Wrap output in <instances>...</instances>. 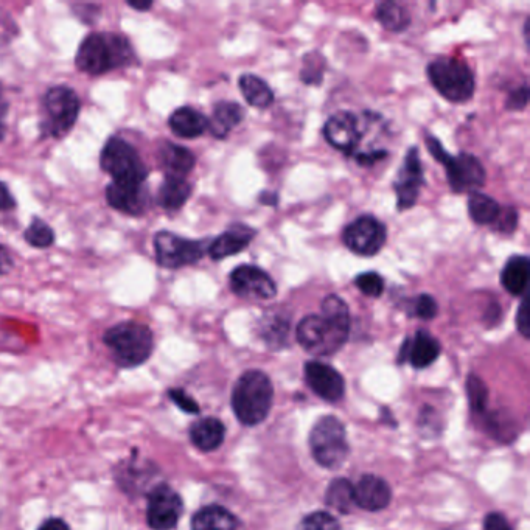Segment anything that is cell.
Wrapping results in <instances>:
<instances>
[{"label": "cell", "instance_id": "1", "mask_svg": "<svg viewBox=\"0 0 530 530\" xmlns=\"http://www.w3.org/2000/svg\"><path fill=\"white\" fill-rule=\"evenodd\" d=\"M321 310V314H310L299 322L297 342L313 355H333L349 338V307L341 297L332 294L322 300Z\"/></svg>", "mask_w": 530, "mask_h": 530}, {"label": "cell", "instance_id": "2", "mask_svg": "<svg viewBox=\"0 0 530 530\" xmlns=\"http://www.w3.org/2000/svg\"><path fill=\"white\" fill-rule=\"evenodd\" d=\"M130 39L117 33H91L80 44L75 64L84 74L98 77L136 63Z\"/></svg>", "mask_w": 530, "mask_h": 530}, {"label": "cell", "instance_id": "3", "mask_svg": "<svg viewBox=\"0 0 530 530\" xmlns=\"http://www.w3.org/2000/svg\"><path fill=\"white\" fill-rule=\"evenodd\" d=\"M272 397L274 389L268 375L260 370H248L235 384L232 408L243 425H259L271 411Z\"/></svg>", "mask_w": 530, "mask_h": 530}, {"label": "cell", "instance_id": "4", "mask_svg": "<svg viewBox=\"0 0 530 530\" xmlns=\"http://www.w3.org/2000/svg\"><path fill=\"white\" fill-rule=\"evenodd\" d=\"M112 358L123 369L140 366L153 353V333L147 325L139 322H122L109 328L103 336Z\"/></svg>", "mask_w": 530, "mask_h": 530}, {"label": "cell", "instance_id": "5", "mask_svg": "<svg viewBox=\"0 0 530 530\" xmlns=\"http://www.w3.org/2000/svg\"><path fill=\"white\" fill-rule=\"evenodd\" d=\"M429 154L447 170L448 184L454 193L478 192L485 184V168L478 157L461 153L454 156L434 136L426 137Z\"/></svg>", "mask_w": 530, "mask_h": 530}, {"label": "cell", "instance_id": "6", "mask_svg": "<svg viewBox=\"0 0 530 530\" xmlns=\"http://www.w3.org/2000/svg\"><path fill=\"white\" fill-rule=\"evenodd\" d=\"M80 98L67 86L49 89L42 100L39 128L44 139H63L72 131L80 116Z\"/></svg>", "mask_w": 530, "mask_h": 530}, {"label": "cell", "instance_id": "7", "mask_svg": "<svg viewBox=\"0 0 530 530\" xmlns=\"http://www.w3.org/2000/svg\"><path fill=\"white\" fill-rule=\"evenodd\" d=\"M434 89L451 103H467L475 94V75L456 58H439L426 69Z\"/></svg>", "mask_w": 530, "mask_h": 530}, {"label": "cell", "instance_id": "8", "mask_svg": "<svg viewBox=\"0 0 530 530\" xmlns=\"http://www.w3.org/2000/svg\"><path fill=\"white\" fill-rule=\"evenodd\" d=\"M310 447L319 465L325 468H338L349 456L346 426L333 415H327L311 429Z\"/></svg>", "mask_w": 530, "mask_h": 530}, {"label": "cell", "instance_id": "9", "mask_svg": "<svg viewBox=\"0 0 530 530\" xmlns=\"http://www.w3.org/2000/svg\"><path fill=\"white\" fill-rule=\"evenodd\" d=\"M100 167L114 181L145 182L148 170L131 143L120 137H111L100 154Z\"/></svg>", "mask_w": 530, "mask_h": 530}, {"label": "cell", "instance_id": "10", "mask_svg": "<svg viewBox=\"0 0 530 530\" xmlns=\"http://www.w3.org/2000/svg\"><path fill=\"white\" fill-rule=\"evenodd\" d=\"M207 248V240H189L173 232H157L154 237L156 260L162 268L179 269L182 266L195 265L206 255Z\"/></svg>", "mask_w": 530, "mask_h": 530}, {"label": "cell", "instance_id": "11", "mask_svg": "<svg viewBox=\"0 0 530 530\" xmlns=\"http://www.w3.org/2000/svg\"><path fill=\"white\" fill-rule=\"evenodd\" d=\"M388 240V229L377 218L372 215H363L342 232V243L361 257H372L377 255L386 245Z\"/></svg>", "mask_w": 530, "mask_h": 530}, {"label": "cell", "instance_id": "12", "mask_svg": "<svg viewBox=\"0 0 530 530\" xmlns=\"http://www.w3.org/2000/svg\"><path fill=\"white\" fill-rule=\"evenodd\" d=\"M184 512L181 496L168 485H159L148 499L147 520L153 530H171L178 526Z\"/></svg>", "mask_w": 530, "mask_h": 530}, {"label": "cell", "instance_id": "13", "mask_svg": "<svg viewBox=\"0 0 530 530\" xmlns=\"http://www.w3.org/2000/svg\"><path fill=\"white\" fill-rule=\"evenodd\" d=\"M231 290L245 299L269 300L277 296V285L259 266L240 265L229 276Z\"/></svg>", "mask_w": 530, "mask_h": 530}, {"label": "cell", "instance_id": "14", "mask_svg": "<svg viewBox=\"0 0 530 530\" xmlns=\"http://www.w3.org/2000/svg\"><path fill=\"white\" fill-rule=\"evenodd\" d=\"M425 184L423 176L422 161L417 148H411L405 156V161L398 170L394 181L395 195H397V207L400 210H408L415 206Z\"/></svg>", "mask_w": 530, "mask_h": 530}, {"label": "cell", "instance_id": "15", "mask_svg": "<svg viewBox=\"0 0 530 530\" xmlns=\"http://www.w3.org/2000/svg\"><path fill=\"white\" fill-rule=\"evenodd\" d=\"M361 128L355 114L349 111L336 112L325 122L324 137L333 148L353 156L361 142Z\"/></svg>", "mask_w": 530, "mask_h": 530}, {"label": "cell", "instance_id": "16", "mask_svg": "<svg viewBox=\"0 0 530 530\" xmlns=\"http://www.w3.org/2000/svg\"><path fill=\"white\" fill-rule=\"evenodd\" d=\"M106 199L112 209L139 217L148 207V193L145 182L112 181L106 189Z\"/></svg>", "mask_w": 530, "mask_h": 530}, {"label": "cell", "instance_id": "17", "mask_svg": "<svg viewBox=\"0 0 530 530\" xmlns=\"http://www.w3.org/2000/svg\"><path fill=\"white\" fill-rule=\"evenodd\" d=\"M304 374L305 381L314 394L327 401L341 400L346 383L338 370L321 361H310L305 364Z\"/></svg>", "mask_w": 530, "mask_h": 530}, {"label": "cell", "instance_id": "18", "mask_svg": "<svg viewBox=\"0 0 530 530\" xmlns=\"http://www.w3.org/2000/svg\"><path fill=\"white\" fill-rule=\"evenodd\" d=\"M255 235H257V231L249 227L248 224H232L220 237L210 241L209 248H207L210 259L218 262V260L240 254L251 245Z\"/></svg>", "mask_w": 530, "mask_h": 530}, {"label": "cell", "instance_id": "19", "mask_svg": "<svg viewBox=\"0 0 530 530\" xmlns=\"http://www.w3.org/2000/svg\"><path fill=\"white\" fill-rule=\"evenodd\" d=\"M440 344L431 333L419 330L414 338L406 339L401 347L400 363L409 361L415 369H425L439 358Z\"/></svg>", "mask_w": 530, "mask_h": 530}, {"label": "cell", "instance_id": "20", "mask_svg": "<svg viewBox=\"0 0 530 530\" xmlns=\"http://www.w3.org/2000/svg\"><path fill=\"white\" fill-rule=\"evenodd\" d=\"M353 487H355V504L361 509L378 512L386 509L391 503V487L378 476H363Z\"/></svg>", "mask_w": 530, "mask_h": 530}, {"label": "cell", "instance_id": "21", "mask_svg": "<svg viewBox=\"0 0 530 530\" xmlns=\"http://www.w3.org/2000/svg\"><path fill=\"white\" fill-rule=\"evenodd\" d=\"M170 130L182 139H196L209 131V119L195 108L184 106L176 109L168 120Z\"/></svg>", "mask_w": 530, "mask_h": 530}, {"label": "cell", "instance_id": "22", "mask_svg": "<svg viewBox=\"0 0 530 530\" xmlns=\"http://www.w3.org/2000/svg\"><path fill=\"white\" fill-rule=\"evenodd\" d=\"M159 161L167 176L185 178L195 168V154L189 148L176 143L165 142L159 150Z\"/></svg>", "mask_w": 530, "mask_h": 530}, {"label": "cell", "instance_id": "23", "mask_svg": "<svg viewBox=\"0 0 530 530\" xmlns=\"http://www.w3.org/2000/svg\"><path fill=\"white\" fill-rule=\"evenodd\" d=\"M192 184L185 178L165 176L157 193V203L167 212H178L192 196Z\"/></svg>", "mask_w": 530, "mask_h": 530}, {"label": "cell", "instance_id": "24", "mask_svg": "<svg viewBox=\"0 0 530 530\" xmlns=\"http://www.w3.org/2000/svg\"><path fill=\"white\" fill-rule=\"evenodd\" d=\"M245 119V111L238 103L220 102L213 108L212 120H209V131L213 137L224 139L227 134L240 125Z\"/></svg>", "mask_w": 530, "mask_h": 530}, {"label": "cell", "instance_id": "25", "mask_svg": "<svg viewBox=\"0 0 530 530\" xmlns=\"http://www.w3.org/2000/svg\"><path fill=\"white\" fill-rule=\"evenodd\" d=\"M224 434H226V429L223 423L213 417L198 420L190 429V439L193 445L204 453L217 450L223 443Z\"/></svg>", "mask_w": 530, "mask_h": 530}, {"label": "cell", "instance_id": "26", "mask_svg": "<svg viewBox=\"0 0 530 530\" xmlns=\"http://www.w3.org/2000/svg\"><path fill=\"white\" fill-rule=\"evenodd\" d=\"M529 272V259L524 255H515L501 271V285L512 296H523L529 283Z\"/></svg>", "mask_w": 530, "mask_h": 530}, {"label": "cell", "instance_id": "27", "mask_svg": "<svg viewBox=\"0 0 530 530\" xmlns=\"http://www.w3.org/2000/svg\"><path fill=\"white\" fill-rule=\"evenodd\" d=\"M192 530H238V523L229 510L209 506L199 510L193 517Z\"/></svg>", "mask_w": 530, "mask_h": 530}, {"label": "cell", "instance_id": "28", "mask_svg": "<svg viewBox=\"0 0 530 530\" xmlns=\"http://www.w3.org/2000/svg\"><path fill=\"white\" fill-rule=\"evenodd\" d=\"M238 84H240V91L246 102L254 108L266 109L274 103V92L263 78L245 74L241 75Z\"/></svg>", "mask_w": 530, "mask_h": 530}, {"label": "cell", "instance_id": "29", "mask_svg": "<svg viewBox=\"0 0 530 530\" xmlns=\"http://www.w3.org/2000/svg\"><path fill=\"white\" fill-rule=\"evenodd\" d=\"M468 213L471 220L479 226H489V224L493 226L501 213V206L492 196L473 192L468 196Z\"/></svg>", "mask_w": 530, "mask_h": 530}, {"label": "cell", "instance_id": "30", "mask_svg": "<svg viewBox=\"0 0 530 530\" xmlns=\"http://www.w3.org/2000/svg\"><path fill=\"white\" fill-rule=\"evenodd\" d=\"M375 18L389 32H405L411 24V14L397 2H381L375 8Z\"/></svg>", "mask_w": 530, "mask_h": 530}, {"label": "cell", "instance_id": "31", "mask_svg": "<svg viewBox=\"0 0 530 530\" xmlns=\"http://www.w3.org/2000/svg\"><path fill=\"white\" fill-rule=\"evenodd\" d=\"M325 501L339 513H350L355 509V487L347 479H336L328 485Z\"/></svg>", "mask_w": 530, "mask_h": 530}, {"label": "cell", "instance_id": "32", "mask_svg": "<svg viewBox=\"0 0 530 530\" xmlns=\"http://www.w3.org/2000/svg\"><path fill=\"white\" fill-rule=\"evenodd\" d=\"M24 238L33 248L47 249L55 243V232L46 221L35 218L24 232Z\"/></svg>", "mask_w": 530, "mask_h": 530}, {"label": "cell", "instance_id": "33", "mask_svg": "<svg viewBox=\"0 0 530 530\" xmlns=\"http://www.w3.org/2000/svg\"><path fill=\"white\" fill-rule=\"evenodd\" d=\"M263 327V338L266 339L268 344H277L280 346L282 342H285L288 332H290V322L286 321L283 316L279 314H271L266 316L265 321L262 322Z\"/></svg>", "mask_w": 530, "mask_h": 530}, {"label": "cell", "instance_id": "34", "mask_svg": "<svg viewBox=\"0 0 530 530\" xmlns=\"http://www.w3.org/2000/svg\"><path fill=\"white\" fill-rule=\"evenodd\" d=\"M437 313H439V305H437L436 299L429 294H420L419 297H415L411 302V308H409L411 316L423 319V321H431V319L436 318Z\"/></svg>", "mask_w": 530, "mask_h": 530}, {"label": "cell", "instance_id": "35", "mask_svg": "<svg viewBox=\"0 0 530 530\" xmlns=\"http://www.w3.org/2000/svg\"><path fill=\"white\" fill-rule=\"evenodd\" d=\"M355 286L364 296L367 297H381L384 291V280L378 272L370 271L363 272L355 279Z\"/></svg>", "mask_w": 530, "mask_h": 530}, {"label": "cell", "instance_id": "36", "mask_svg": "<svg viewBox=\"0 0 530 530\" xmlns=\"http://www.w3.org/2000/svg\"><path fill=\"white\" fill-rule=\"evenodd\" d=\"M468 400H470L473 411L482 412L487 405V398H489V391L485 388L484 381L476 375H470L467 378Z\"/></svg>", "mask_w": 530, "mask_h": 530}, {"label": "cell", "instance_id": "37", "mask_svg": "<svg viewBox=\"0 0 530 530\" xmlns=\"http://www.w3.org/2000/svg\"><path fill=\"white\" fill-rule=\"evenodd\" d=\"M300 530H341L339 521L327 512H314L304 518Z\"/></svg>", "mask_w": 530, "mask_h": 530}, {"label": "cell", "instance_id": "38", "mask_svg": "<svg viewBox=\"0 0 530 530\" xmlns=\"http://www.w3.org/2000/svg\"><path fill=\"white\" fill-rule=\"evenodd\" d=\"M517 226L518 212L517 210L513 209V207H509V209L506 210L501 209L498 220H496V223L493 224L495 231H498L499 234L506 235L513 234V232L517 231Z\"/></svg>", "mask_w": 530, "mask_h": 530}, {"label": "cell", "instance_id": "39", "mask_svg": "<svg viewBox=\"0 0 530 530\" xmlns=\"http://www.w3.org/2000/svg\"><path fill=\"white\" fill-rule=\"evenodd\" d=\"M168 395H170L171 400L175 401V405H178L182 411L189 412V414H198V403L187 392L182 391V389H171Z\"/></svg>", "mask_w": 530, "mask_h": 530}, {"label": "cell", "instance_id": "40", "mask_svg": "<svg viewBox=\"0 0 530 530\" xmlns=\"http://www.w3.org/2000/svg\"><path fill=\"white\" fill-rule=\"evenodd\" d=\"M527 102H529V88H527V84L524 83L520 88L513 89V91L510 92L506 106L510 111H521V109L526 108Z\"/></svg>", "mask_w": 530, "mask_h": 530}, {"label": "cell", "instance_id": "41", "mask_svg": "<svg viewBox=\"0 0 530 530\" xmlns=\"http://www.w3.org/2000/svg\"><path fill=\"white\" fill-rule=\"evenodd\" d=\"M356 162L364 167H369V165L377 164V162L383 161L384 157H388V151L384 150H372L366 151V153H355Z\"/></svg>", "mask_w": 530, "mask_h": 530}, {"label": "cell", "instance_id": "42", "mask_svg": "<svg viewBox=\"0 0 530 530\" xmlns=\"http://www.w3.org/2000/svg\"><path fill=\"white\" fill-rule=\"evenodd\" d=\"M517 327H518V332H520L521 335L524 336V338H529L530 324H529V313H527L526 300H523V302H521L520 308H518Z\"/></svg>", "mask_w": 530, "mask_h": 530}, {"label": "cell", "instance_id": "43", "mask_svg": "<svg viewBox=\"0 0 530 530\" xmlns=\"http://www.w3.org/2000/svg\"><path fill=\"white\" fill-rule=\"evenodd\" d=\"M484 530H512L510 524L507 523L506 518L499 513H490L485 518Z\"/></svg>", "mask_w": 530, "mask_h": 530}, {"label": "cell", "instance_id": "44", "mask_svg": "<svg viewBox=\"0 0 530 530\" xmlns=\"http://www.w3.org/2000/svg\"><path fill=\"white\" fill-rule=\"evenodd\" d=\"M14 207H16V199L11 195L7 185L0 181V210L8 212V210L14 209Z\"/></svg>", "mask_w": 530, "mask_h": 530}, {"label": "cell", "instance_id": "45", "mask_svg": "<svg viewBox=\"0 0 530 530\" xmlns=\"http://www.w3.org/2000/svg\"><path fill=\"white\" fill-rule=\"evenodd\" d=\"M8 116V102L5 100L4 92L0 89V140L5 136V119Z\"/></svg>", "mask_w": 530, "mask_h": 530}, {"label": "cell", "instance_id": "46", "mask_svg": "<svg viewBox=\"0 0 530 530\" xmlns=\"http://www.w3.org/2000/svg\"><path fill=\"white\" fill-rule=\"evenodd\" d=\"M38 530H70L66 521L60 518H50L46 523H42Z\"/></svg>", "mask_w": 530, "mask_h": 530}, {"label": "cell", "instance_id": "47", "mask_svg": "<svg viewBox=\"0 0 530 530\" xmlns=\"http://www.w3.org/2000/svg\"><path fill=\"white\" fill-rule=\"evenodd\" d=\"M128 5L137 11H148L153 7V2H128Z\"/></svg>", "mask_w": 530, "mask_h": 530}, {"label": "cell", "instance_id": "48", "mask_svg": "<svg viewBox=\"0 0 530 530\" xmlns=\"http://www.w3.org/2000/svg\"><path fill=\"white\" fill-rule=\"evenodd\" d=\"M5 262H7V259H5L4 249L0 248V272L4 269Z\"/></svg>", "mask_w": 530, "mask_h": 530}]
</instances>
